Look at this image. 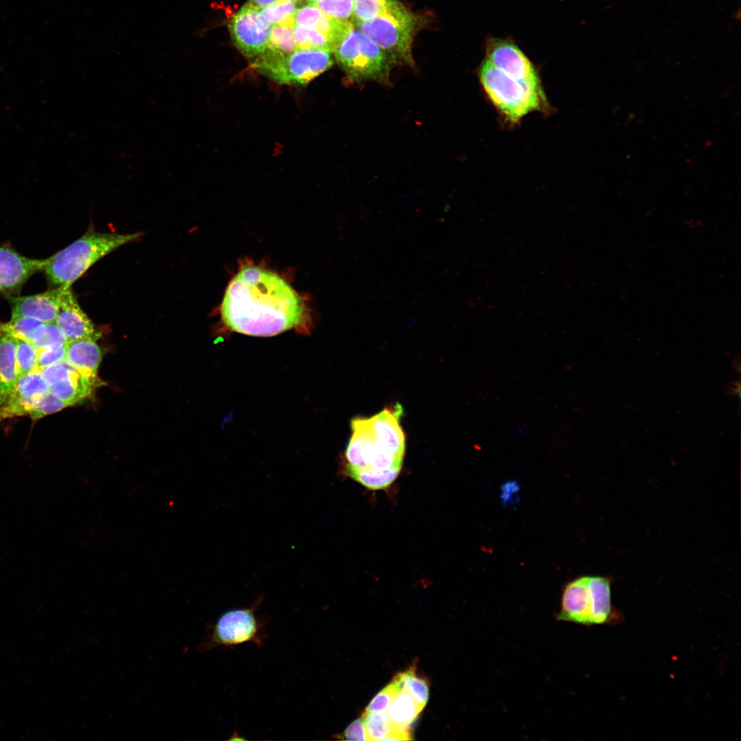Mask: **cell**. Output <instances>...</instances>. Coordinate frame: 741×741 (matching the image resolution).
Returning <instances> with one entry per match:
<instances>
[{"instance_id":"obj_27","label":"cell","mask_w":741,"mask_h":741,"mask_svg":"<svg viewBox=\"0 0 741 741\" xmlns=\"http://www.w3.org/2000/svg\"><path fill=\"white\" fill-rule=\"evenodd\" d=\"M297 4L285 0H278L261 10L263 19L272 25L294 23Z\"/></svg>"},{"instance_id":"obj_21","label":"cell","mask_w":741,"mask_h":741,"mask_svg":"<svg viewBox=\"0 0 741 741\" xmlns=\"http://www.w3.org/2000/svg\"><path fill=\"white\" fill-rule=\"evenodd\" d=\"M588 587L591 602V625L609 622L613 615L610 581L602 576H588Z\"/></svg>"},{"instance_id":"obj_17","label":"cell","mask_w":741,"mask_h":741,"mask_svg":"<svg viewBox=\"0 0 741 741\" xmlns=\"http://www.w3.org/2000/svg\"><path fill=\"white\" fill-rule=\"evenodd\" d=\"M294 24L314 28L329 36L338 47L347 34L354 27L351 22L332 19L312 3L298 8L296 12Z\"/></svg>"},{"instance_id":"obj_16","label":"cell","mask_w":741,"mask_h":741,"mask_svg":"<svg viewBox=\"0 0 741 741\" xmlns=\"http://www.w3.org/2000/svg\"><path fill=\"white\" fill-rule=\"evenodd\" d=\"M402 406L397 403L369 418L375 442L387 450L404 456L405 436L400 425Z\"/></svg>"},{"instance_id":"obj_35","label":"cell","mask_w":741,"mask_h":741,"mask_svg":"<svg viewBox=\"0 0 741 741\" xmlns=\"http://www.w3.org/2000/svg\"><path fill=\"white\" fill-rule=\"evenodd\" d=\"M67 406L69 405L65 402L49 391L36 403L29 415L33 419H38Z\"/></svg>"},{"instance_id":"obj_13","label":"cell","mask_w":741,"mask_h":741,"mask_svg":"<svg viewBox=\"0 0 741 741\" xmlns=\"http://www.w3.org/2000/svg\"><path fill=\"white\" fill-rule=\"evenodd\" d=\"M56 323L64 334L67 342L89 339L96 341L100 332L80 306L71 287H65Z\"/></svg>"},{"instance_id":"obj_8","label":"cell","mask_w":741,"mask_h":741,"mask_svg":"<svg viewBox=\"0 0 741 741\" xmlns=\"http://www.w3.org/2000/svg\"><path fill=\"white\" fill-rule=\"evenodd\" d=\"M272 27L262 16L261 10L248 2L228 22L233 43L242 54L250 60H255L267 48Z\"/></svg>"},{"instance_id":"obj_18","label":"cell","mask_w":741,"mask_h":741,"mask_svg":"<svg viewBox=\"0 0 741 741\" xmlns=\"http://www.w3.org/2000/svg\"><path fill=\"white\" fill-rule=\"evenodd\" d=\"M352 436L346 449V469L367 467V457L375 438L369 419L355 418L351 421Z\"/></svg>"},{"instance_id":"obj_20","label":"cell","mask_w":741,"mask_h":741,"mask_svg":"<svg viewBox=\"0 0 741 741\" xmlns=\"http://www.w3.org/2000/svg\"><path fill=\"white\" fill-rule=\"evenodd\" d=\"M16 346V338L0 330V403L18 381Z\"/></svg>"},{"instance_id":"obj_24","label":"cell","mask_w":741,"mask_h":741,"mask_svg":"<svg viewBox=\"0 0 741 741\" xmlns=\"http://www.w3.org/2000/svg\"><path fill=\"white\" fill-rule=\"evenodd\" d=\"M416 671V666H411L406 670L397 674L393 679L400 689L405 690L414 700L424 708L429 698V685L427 681L419 677Z\"/></svg>"},{"instance_id":"obj_26","label":"cell","mask_w":741,"mask_h":741,"mask_svg":"<svg viewBox=\"0 0 741 741\" xmlns=\"http://www.w3.org/2000/svg\"><path fill=\"white\" fill-rule=\"evenodd\" d=\"M362 717L369 741L389 740L399 728L393 725L386 712H364Z\"/></svg>"},{"instance_id":"obj_39","label":"cell","mask_w":741,"mask_h":741,"mask_svg":"<svg viewBox=\"0 0 741 741\" xmlns=\"http://www.w3.org/2000/svg\"><path fill=\"white\" fill-rule=\"evenodd\" d=\"M733 16H734V18H735L736 19H737V20H739V19H740V9H738V10H736V12H734V14H733Z\"/></svg>"},{"instance_id":"obj_31","label":"cell","mask_w":741,"mask_h":741,"mask_svg":"<svg viewBox=\"0 0 741 741\" xmlns=\"http://www.w3.org/2000/svg\"><path fill=\"white\" fill-rule=\"evenodd\" d=\"M42 323L29 317L12 316L9 322L0 323V330L8 333L16 338L32 342L35 331Z\"/></svg>"},{"instance_id":"obj_15","label":"cell","mask_w":741,"mask_h":741,"mask_svg":"<svg viewBox=\"0 0 741 741\" xmlns=\"http://www.w3.org/2000/svg\"><path fill=\"white\" fill-rule=\"evenodd\" d=\"M591 602L588 587V576H582L568 583L561 597V608L556 615L559 621L585 626L591 625Z\"/></svg>"},{"instance_id":"obj_37","label":"cell","mask_w":741,"mask_h":741,"mask_svg":"<svg viewBox=\"0 0 741 741\" xmlns=\"http://www.w3.org/2000/svg\"><path fill=\"white\" fill-rule=\"evenodd\" d=\"M340 736V738L346 740L369 741L362 717L352 722Z\"/></svg>"},{"instance_id":"obj_22","label":"cell","mask_w":741,"mask_h":741,"mask_svg":"<svg viewBox=\"0 0 741 741\" xmlns=\"http://www.w3.org/2000/svg\"><path fill=\"white\" fill-rule=\"evenodd\" d=\"M423 709L405 690L401 689L393 699L388 714L394 725L408 729Z\"/></svg>"},{"instance_id":"obj_4","label":"cell","mask_w":741,"mask_h":741,"mask_svg":"<svg viewBox=\"0 0 741 741\" xmlns=\"http://www.w3.org/2000/svg\"><path fill=\"white\" fill-rule=\"evenodd\" d=\"M419 19L398 0L369 21L353 24L373 41L392 64L413 66L412 45Z\"/></svg>"},{"instance_id":"obj_7","label":"cell","mask_w":741,"mask_h":741,"mask_svg":"<svg viewBox=\"0 0 741 741\" xmlns=\"http://www.w3.org/2000/svg\"><path fill=\"white\" fill-rule=\"evenodd\" d=\"M259 603L249 608L231 610L222 614L199 648L204 651L217 646L235 647L246 642L263 646V624L255 614Z\"/></svg>"},{"instance_id":"obj_3","label":"cell","mask_w":741,"mask_h":741,"mask_svg":"<svg viewBox=\"0 0 741 741\" xmlns=\"http://www.w3.org/2000/svg\"><path fill=\"white\" fill-rule=\"evenodd\" d=\"M478 78L489 102L509 124H517L530 113L550 110L541 82L517 80L486 60L478 69Z\"/></svg>"},{"instance_id":"obj_10","label":"cell","mask_w":741,"mask_h":741,"mask_svg":"<svg viewBox=\"0 0 741 741\" xmlns=\"http://www.w3.org/2000/svg\"><path fill=\"white\" fill-rule=\"evenodd\" d=\"M46 262L47 259H31L0 244V292L6 296L19 294L32 275L43 270Z\"/></svg>"},{"instance_id":"obj_30","label":"cell","mask_w":741,"mask_h":741,"mask_svg":"<svg viewBox=\"0 0 741 741\" xmlns=\"http://www.w3.org/2000/svg\"><path fill=\"white\" fill-rule=\"evenodd\" d=\"M67 338L56 322H43L35 331L32 343L37 350L54 345H65Z\"/></svg>"},{"instance_id":"obj_34","label":"cell","mask_w":741,"mask_h":741,"mask_svg":"<svg viewBox=\"0 0 741 741\" xmlns=\"http://www.w3.org/2000/svg\"><path fill=\"white\" fill-rule=\"evenodd\" d=\"M397 683L392 679L391 683L379 692L366 707L367 713L386 712L388 710L393 699L400 690Z\"/></svg>"},{"instance_id":"obj_5","label":"cell","mask_w":741,"mask_h":741,"mask_svg":"<svg viewBox=\"0 0 741 741\" xmlns=\"http://www.w3.org/2000/svg\"><path fill=\"white\" fill-rule=\"evenodd\" d=\"M333 64L331 53L327 51L297 48L285 54L267 47L255 59L253 66L259 73L277 83L301 86L328 70Z\"/></svg>"},{"instance_id":"obj_9","label":"cell","mask_w":741,"mask_h":741,"mask_svg":"<svg viewBox=\"0 0 741 741\" xmlns=\"http://www.w3.org/2000/svg\"><path fill=\"white\" fill-rule=\"evenodd\" d=\"M40 372L49 386V391L69 406L89 396L99 384L97 377L84 375L65 360Z\"/></svg>"},{"instance_id":"obj_1","label":"cell","mask_w":741,"mask_h":741,"mask_svg":"<svg viewBox=\"0 0 741 741\" xmlns=\"http://www.w3.org/2000/svg\"><path fill=\"white\" fill-rule=\"evenodd\" d=\"M220 314L230 330L258 337L301 329L309 320L303 297L278 274L255 265L242 268L231 279Z\"/></svg>"},{"instance_id":"obj_36","label":"cell","mask_w":741,"mask_h":741,"mask_svg":"<svg viewBox=\"0 0 741 741\" xmlns=\"http://www.w3.org/2000/svg\"><path fill=\"white\" fill-rule=\"evenodd\" d=\"M66 344L54 345L38 350L36 370H40L65 360Z\"/></svg>"},{"instance_id":"obj_23","label":"cell","mask_w":741,"mask_h":741,"mask_svg":"<svg viewBox=\"0 0 741 741\" xmlns=\"http://www.w3.org/2000/svg\"><path fill=\"white\" fill-rule=\"evenodd\" d=\"M401 469L400 467H395L386 469H377L366 467L361 469H346V472L365 487L372 490H379L388 487L397 478Z\"/></svg>"},{"instance_id":"obj_2","label":"cell","mask_w":741,"mask_h":741,"mask_svg":"<svg viewBox=\"0 0 741 741\" xmlns=\"http://www.w3.org/2000/svg\"><path fill=\"white\" fill-rule=\"evenodd\" d=\"M141 236V232L129 234L87 232L47 259L43 269L45 277L54 287H71L97 261Z\"/></svg>"},{"instance_id":"obj_19","label":"cell","mask_w":741,"mask_h":741,"mask_svg":"<svg viewBox=\"0 0 741 741\" xmlns=\"http://www.w3.org/2000/svg\"><path fill=\"white\" fill-rule=\"evenodd\" d=\"M102 358L101 349L94 340L80 339L67 342L65 360L86 375L97 377Z\"/></svg>"},{"instance_id":"obj_40","label":"cell","mask_w":741,"mask_h":741,"mask_svg":"<svg viewBox=\"0 0 741 741\" xmlns=\"http://www.w3.org/2000/svg\"><path fill=\"white\" fill-rule=\"evenodd\" d=\"M285 1H291V2L295 3H296V4H297V3H298V2L301 1V0H285Z\"/></svg>"},{"instance_id":"obj_29","label":"cell","mask_w":741,"mask_h":741,"mask_svg":"<svg viewBox=\"0 0 741 741\" xmlns=\"http://www.w3.org/2000/svg\"><path fill=\"white\" fill-rule=\"evenodd\" d=\"M38 350L31 342L16 338V364L18 379L36 369Z\"/></svg>"},{"instance_id":"obj_41","label":"cell","mask_w":741,"mask_h":741,"mask_svg":"<svg viewBox=\"0 0 741 741\" xmlns=\"http://www.w3.org/2000/svg\"><path fill=\"white\" fill-rule=\"evenodd\" d=\"M306 1H307V3H314V2H315L316 1H317V0H306Z\"/></svg>"},{"instance_id":"obj_11","label":"cell","mask_w":741,"mask_h":741,"mask_svg":"<svg viewBox=\"0 0 741 741\" xmlns=\"http://www.w3.org/2000/svg\"><path fill=\"white\" fill-rule=\"evenodd\" d=\"M49 391V386L38 370L20 377L0 403V421L30 414L36 403Z\"/></svg>"},{"instance_id":"obj_6","label":"cell","mask_w":741,"mask_h":741,"mask_svg":"<svg viewBox=\"0 0 741 741\" xmlns=\"http://www.w3.org/2000/svg\"><path fill=\"white\" fill-rule=\"evenodd\" d=\"M333 54L336 60L351 80L389 82L393 64L386 54L355 26Z\"/></svg>"},{"instance_id":"obj_32","label":"cell","mask_w":741,"mask_h":741,"mask_svg":"<svg viewBox=\"0 0 741 741\" xmlns=\"http://www.w3.org/2000/svg\"><path fill=\"white\" fill-rule=\"evenodd\" d=\"M395 0H353V23L369 21L385 12Z\"/></svg>"},{"instance_id":"obj_12","label":"cell","mask_w":741,"mask_h":741,"mask_svg":"<svg viewBox=\"0 0 741 741\" xmlns=\"http://www.w3.org/2000/svg\"><path fill=\"white\" fill-rule=\"evenodd\" d=\"M486 60L517 80L541 82L533 64L517 45L510 41L499 39L490 41L486 47Z\"/></svg>"},{"instance_id":"obj_28","label":"cell","mask_w":741,"mask_h":741,"mask_svg":"<svg viewBox=\"0 0 741 741\" xmlns=\"http://www.w3.org/2000/svg\"><path fill=\"white\" fill-rule=\"evenodd\" d=\"M294 23L272 25L268 48L285 54L297 49L294 34Z\"/></svg>"},{"instance_id":"obj_33","label":"cell","mask_w":741,"mask_h":741,"mask_svg":"<svg viewBox=\"0 0 741 741\" xmlns=\"http://www.w3.org/2000/svg\"><path fill=\"white\" fill-rule=\"evenodd\" d=\"M312 4L328 16L338 21L351 22L353 17V0H317Z\"/></svg>"},{"instance_id":"obj_25","label":"cell","mask_w":741,"mask_h":741,"mask_svg":"<svg viewBox=\"0 0 741 741\" xmlns=\"http://www.w3.org/2000/svg\"><path fill=\"white\" fill-rule=\"evenodd\" d=\"M297 48L315 49L333 53L337 45L324 33L310 27L294 25Z\"/></svg>"},{"instance_id":"obj_14","label":"cell","mask_w":741,"mask_h":741,"mask_svg":"<svg viewBox=\"0 0 741 741\" xmlns=\"http://www.w3.org/2000/svg\"><path fill=\"white\" fill-rule=\"evenodd\" d=\"M65 287H54L45 292L25 296H8L12 316H22L41 322H55Z\"/></svg>"},{"instance_id":"obj_38","label":"cell","mask_w":741,"mask_h":741,"mask_svg":"<svg viewBox=\"0 0 741 741\" xmlns=\"http://www.w3.org/2000/svg\"><path fill=\"white\" fill-rule=\"evenodd\" d=\"M277 1L278 0H248V3L259 9H262Z\"/></svg>"}]
</instances>
